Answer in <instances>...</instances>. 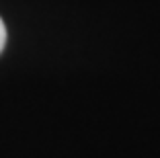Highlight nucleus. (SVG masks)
<instances>
[{"mask_svg": "<svg viewBox=\"0 0 160 158\" xmlns=\"http://www.w3.org/2000/svg\"><path fill=\"white\" fill-rule=\"evenodd\" d=\"M4 45H6V27L2 23V19H0V54H2Z\"/></svg>", "mask_w": 160, "mask_h": 158, "instance_id": "nucleus-1", "label": "nucleus"}]
</instances>
